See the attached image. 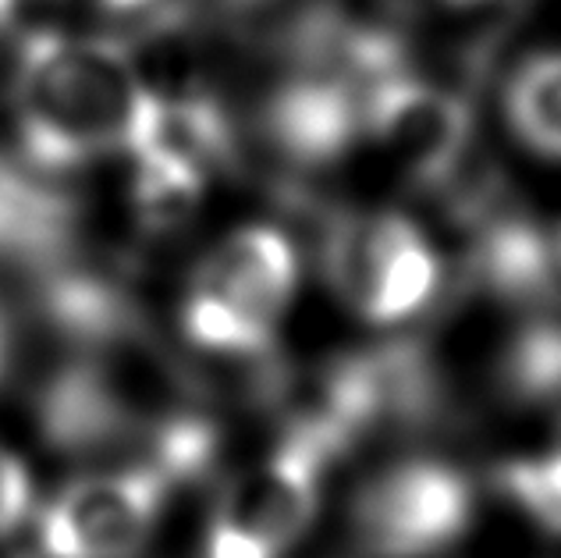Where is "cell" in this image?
<instances>
[{"mask_svg":"<svg viewBox=\"0 0 561 558\" xmlns=\"http://www.w3.org/2000/svg\"><path fill=\"white\" fill-rule=\"evenodd\" d=\"M8 360H11V328L4 320V310H0V377L8 371Z\"/></svg>","mask_w":561,"mask_h":558,"instance_id":"21","label":"cell"},{"mask_svg":"<svg viewBox=\"0 0 561 558\" xmlns=\"http://www.w3.org/2000/svg\"><path fill=\"white\" fill-rule=\"evenodd\" d=\"M558 253H561V242H558Z\"/></svg>","mask_w":561,"mask_h":558,"instance_id":"23","label":"cell"},{"mask_svg":"<svg viewBox=\"0 0 561 558\" xmlns=\"http://www.w3.org/2000/svg\"><path fill=\"white\" fill-rule=\"evenodd\" d=\"M505 385L515 399L561 409V328H529L505 360Z\"/></svg>","mask_w":561,"mask_h":558,"instance_id":"15","label":"cell"},{"mask_svg":"<svg viewBox=\"0 0 561 558\" xmlns=\"http://www.w3.org/2000/svg\"><path fill=\"white\" fill-rule=\"evenodd\" d=\"M263 132L291 164H334L363 132V93L334 76L302 68L267 100Z\"/></svg>","mask_w":561,"mask_h":558,"instance_id":"7","label":"cell"},{"mask_svg":"<svg viewBox=\"0 0 561 558\" xmlns=\"http://www.w3.org/2000/svg\"><path fill=\"white\" fill-rule=\"evenodd\" d=\"M90 4L100 14H107V19L136 22V19H160L168 0H90Z\"/></svg>","mask_w":561,"mask_h":558,"instance_id":"19","label":"cell"},{"mask_svg":"<svg viewBox=\"0 0 561 558\" xmlns=\"http://www.w3.org/2000/svg\"><path fill=\"white\" fill-rule=\"evenodd\" d=\"M206 558H280V555L271 551L253 534H245V531H239V526H231V523L214 516L210 537H206Z\"/></svg>","mask_w":561,"mask_h":558,"instance_id":"18","label":"cell"},{"mask_svg":"<svg viewBox=\"0 0 561 558\" xmlns=\"http://www.w3.org/2000/svg\"><path fill=\"white\" fill-rule=\"evenodd\" d=\"M171 488L174 483L150 463L71 480L43 509L39 551L47 558H136Z\"/></svg>","mask_w":561,"mask_h":558,"instance_id":"5","label":"cell"},{"mask_svg":"<svg viewBox=\"0 0 561 558\" xmlns=\"http://www.w3.org/2000/svg\"><path fill=\"white\" fill-rule=\"evenodd\" d=\"M295 282L299 260L288 235L267 225L239 228L192 277L182 306V331L192 345L214 356H267Z\"/></svg>","mask_w":561,"mask_h":558,"instance_id":"2","label":"cell"},{"mask_svg":"<svg viewBox=\"0 0 561 558\" xmlns=\"http://www.w3.org/2000/svg\"><path fill=\"white\" fill-rule=\"evenodd\" d=\"M334 292L377 328L405 324L434 299L440 260L405 214H345L323 246Z\"/></svg>","mask_w":561,"mask_h":558,"instance_id":"3","label":"cell"},{"mask_svg":"<svg viewBox=\"0 0 561 558\" xmlns=\"http://www.w3.org/2000/svg\"><path fill=\"white\" fill-rule=\"evenodd\" d=\"M39 431L47 445L68 455L103 452L139 431V409L107 366L71 363L39 391Z\"/></svg>","mask_w":561,"mask_h":558,"instance_id":"9","label":"cell"},{"mask_svg":"<svg viewBox=\"0 0 561 558\" xmlns=\"http://www.w3.org/2000/svg\"><path fill=\"white\" fill-rule=\"evenodd\" d=\"M22 4H25V0H0V25H4L8 19H14Z\"/></svg>","mask_w":561,"mask_h":558,"instance_id":"22","label":"cell"},{"mask_svg":"<svg viewBox=\"0 0 561 558\" xmlns=\"http://www.w3.org/2000/svg\"><path fill=\"white\" fill-rule=\"evenodd\" d=\"M28 512H33V483L25 466L8 448H0V537L19 531Z\"/></svg>","mask_w":561,"mask_h":558,"instance_id":"17","label":"cell"},{"mask_svg":"<svg viewBox=\"0 0 561 558\" xmlns=\"http://www.w3.org/2000/svg\"><path fill=\"white\" fill-rule=\"evenodd\" d=\"M231 157V125L220 104L199 93H157L139 125L131 160H164L210 179Z\"/></svg>","mask_w":561,"mask_h":558,"instance_id":"11","label":"cell"},{"mask_svg":"<svg viewBox=\"0 0 561 558\" xmlns=\"http://www.w3.org/2000/svg\"><path fill=\"white\" fill-rule=\"evenodd\" d=\"M14 122L36 171L131 153L153 90L117 39L33 33L14 68Z\"/></svg>","mask_w":561,"mask_h":558,"instance_id":"1","label":"cell"},{"mask_svg":"<svg viewBox=\"0 0 561 558\" xmlns=\"http://www.w3.org/2000/svg\"><path fill=\"white\" fill-rule=\"evenodd\" d=\"M472 225V274L505 299H543L554 288V249L534 217L477 203Z\"/></svg>","mask_w":561,"mask_h":558,"instance_id":"10","label":"cell"},{"mask_svg":"<svg viewBox=\"0 0 561 558\" xmlns=\"http://www.w3.org/2000/svg\"><path fill=\"white\" fill-rule=\"evenodd\" d=\"M33 164H0V257L47 263L76 231V210L57 189L33 179Z\"/></svg>","mask_w":561,"mask_h":558,"instance_id":"12","label":"cell"},{"mask_svg":"<svg viewBox=\"0 0 561 558\" xmlns=\"http://www.w3.org/2000/svg\"><path fill=\"white\" fill-rule=\"evenodd\" d=\"M391 4L405 11H431V8H466V4H480V0H391Z\"/></svg>","mask_w":561,"mask_h":558,"instance_id":"20","label":"cell"},{"mask_svg":"<svg viewBox=\"0 0 561 558\" xmlns=\"http://www.w3.org/2000/svg\"><path fill=\"white\" fill-rule=\"evenodd\" d=\"M206 179L185 168L164 164V160H136L131 179V203L146 231L168 235L192 221V214L203 203Z\"/></svg>","mask_w":561,"mask_h":558,"instance_id":"14","label":"cell"},{"mask_svg":"<svg viewBox=\"0 0 561 558\" xmlns=\"http://www.w3.org/2000/svg\"><path fill=\"white\" fill-rule=\"evenodd\" d=\"M505 117L529 150L561 160V54H540L515 71Z\"/></svg>","mask_w":561,"mask_h":558,"instance_id":"13","label":"cell"},{"mask_svg":"<svg viewBox=\"0 0 561 558\" xmlns=\"http://www.w3.org/2000/svg\"><path fill=\"white\" fill-rule=\"evenodd\" d=\"M323 469L328 466L313 452L280 437L271 459L228 491L217 509V520L239 526L271 551L285 555L317 516Z\"/></svg>","mask_w":561,"mask_h":558,"instance_id":"8","label":"cell"},{"mask_svg":"<svg viewBox=\"0 0 561 558\" xmlns=\"http://www.w3.org/2000/svg\"><path fill=\"white\" fill-rule=\"evenodd\" d=\"M497 480L529 520L561 537V448L537 459L508 463Z\"/></svg>","mask_w":561,"mask_h":558,"instance_id":"16","label":"cell"},{"mask_svg":"<svg viewBox=\"0 0 561 558\" xmlns=\"http://www.w3.org/2000/svg\"><path fill=\"white\" fill-rule=\"evenodd\" d=\"M363 132L405 179L440 185L469 150L472 111L445 86L398 71L363 96Z\"/></svg>","mask_w":561,"mask_h":558,"instance_id":"6","label":"cell"},{"mask_svg":"<svg viewBox=\"0 0 561 558\" xmlns=\"http://www.w3.org/2000/svg\"><path fill=\"white\" fill-rule=\"evenodd\" d=\"M469 520V480L437 459L394 463L366 483L352 509L366 558H437L459 545Z\"/></svg>","mask_w":561,"mask_h":558,"instance_id":"4","label":"cell"}]
</instances>
